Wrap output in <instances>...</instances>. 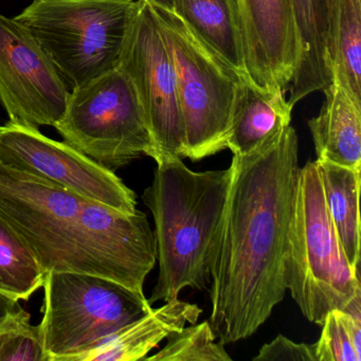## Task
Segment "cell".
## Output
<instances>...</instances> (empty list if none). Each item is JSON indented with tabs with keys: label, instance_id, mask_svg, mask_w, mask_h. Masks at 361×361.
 I'll use <instances>...</instances> for the list:
<instances>
[{
	"label": "cell",
	"instance_id": "cell-1",
	"mask_svg": "<svg viewBox=\"0 0 361 361\" xmlns=\"http://www.w3.org/2000/svg\"><path fill=\"white\" fill-rule=\"evenodd\" d=\"M298 153L297 133L288 126L251 153L232 157L210 282L209 322L224 344L252 336L286 295Z\"/></svg>",
	"mask_w": 361,
	"mask_h": 361
},
{
	"label": "cell",
	"instance_id": "cell-2",
	"mask_svg": "<svg viewBox=\"0 0 361 361\" xmlns=\"http://www.w3.org/2000/svg\"><path fill=\"white\" fill-rule=\"evenodd\" d=\"M0 216L46 274H92L145 293L157 259L154 231L141 211L126 214L0 164Z\"/></svg>",
	"mask_w": 361,
	"mask_h": 361
},
{
	"label": "cell",
	"instance_id": "cell-3",
	"mask_svg": "<svg viewBox=\"0 0 361 361\" xmlns=\"http://www.w3.org/2000/svg\"><path fill=\"white\" fill-rule=\"evenodd\" d=\"M231 171L190 170L181 158L157 164L142 195L155 221L157 282L149 303L178 299L185 287L204 290L221 232Z\"/></svg>",
	"mask_w": 361,
	"mask_h": 361
},
{
	"label": "cell",
	"instance_id": "cell-4",
	"mask_svg": "<svg viewBox=\"0 0 361 361\" xmlns=\"http://www.w3.org/2000/svg\"><path fill=\"white\" fill-rule=\"evenodd\" d=\"M141 0H32L16 16L69 92L119 68Z\"/></svg>",
	"mask_w": 361,
	"mask_h": 361
},
{
	"label": "cell",
	"instance_id": "cell-5",
	"mask_svg": "<svg viewBox=\"0 0 361 361\" xmlns=\"http://www.w3.org/2000/svg\"><path fill=\"white\" fill-rule=\"evenodd\" d=\"M287 290L310 322L361 295L359 268L348 263L327 210L316 161L299 169L284 261Z\"/></svg>",
	"mask_w": 361,
	"mask_h": 361
},
{
	"label": "cell",
	"instance_id": "cell-6",
	"mask_svg": "<svg viewBox=\"0 0 361 361\" xmlns=\"http://www.w3.org/2000/svg\"><path fill=\"white\" fill-rule=\"evenodd\" d=\"M149 7L174 68L185 130L183 157L200 161L226 149L242 75L172 11Z\"/></svg>",
	"mask_w": 361,
	"mask_h": 361
},
{
	"label": "cell",
	"instance_id": "cell-7",
	"mask_svg": "<svg viewBox=\"0 0 361 361\" xmlns=\"http://www.w3.org/2000/svg\"><path fill=\"white\" fill-rule=\"evenodd\" d=\"M39 323L48 361H77L152 308L145 293L103 276L48 272Z\"/></svg>",
	"mask_w": 361,
	"mask_h": 361
},
{
	"label": "cell",
	"instance_id": "cell-8",
	"mask_svg": "<svg viewBox=\"0 0 361 361\" xmlns=\"http://www.w3.org/2000/svg\"><path fill=\"white\" fill-rule=\"evenodd\" d=\"M54 128L65 142L115 173L153 156L145 111L121 67L73 90Z\"/></svg>",
	"mask_w": 361,
	"mask_h": 361
},
{
	"label": "cell",
	"instance_id": "cell-9",
	"mask_svg": "<svg viewBox=\"0 0 361 361\" xmlns=\"http://www.w3.org/2000/svg\"><path fill=\"white\" fill-rule=\"evenodd\" d=\"M0 164L126 214L137 211L136 194L115 172L39 128L11 120L0 124Z\"/></svg>",
	"mask_w": 361,
	"mask_h": 361
},
{
	"label": "cell",
	"instance_id": "cell-10",
	"mask_svg": "<svg viewBox=\"0 0 361 361\" xmlns=\"http://www.w3.org/2000/svg\"><path fill=\"white\" fill-rule=\"evenodd\" d=\"M141 1L120 67L136 90L153 143L152 158L159 164L183 157L185 130L170 56L151 7Z\"/></svg>",
	"mask_w": 361,
	"mask_h": 361
},
{
	"label": "cell",
	"instance_id": "cell-11",
	"mask_svg": "<svg viewBox=\"0 0 361 361\" xmlns=\"http://www.w3.org/2000/svg\"><path fill=\"white\" fill-rule=\"evenodd\" d=\"M71 92L30 31L0 14V103L9 119L56 126Z\"/></svg>",
	"mask_w": 361,
	"mask_h": 361
},
{
	"label": "cell",
	"instance_id": "cell-12",
	"mask_svg": "<svg viewBox=\"0 0 361 361\" xmlns=\"http://www.w3.org/2000/svg\"><path fill=\"white\" fill-rule=\"evenodd\" d=\"M245 71L261 90H287L297 63L295 23L289 0H231Z\"/></svg>",
	"mask_w": 361,
	"mask_h": 361
},
{
	"label": "cell",
	"instance_id": "cell-13",
	"mask_svg": "<svg viewBox=\"0 0 361 361\" xmlns=\"http://www.w3.org/2000/svg\"><path fill=\"white\" fill-rule=\"evenodd\" d=\"M295 23L297 63L289 84L291 107L333 82L331 28L334 0H289Z\"/></svg>",
	"mask_w": 361,
	"mask_h": 361
},
{
	"label": "cell",
	"instance_id": "cell-14",
	"mask_svg": "<svg viewBox=\"0 0 361 361\" xmlns=\"http://www.w3.org/2000/svg\"><path fill=\"white\" fill-rule=\"evenodd\" d=\"M202 308L176 299L151 308L145 316L122 327L96 350L82 355L77 361L143 360L160 342L187 323L197 322Z\"/></svg>",
	"mask_w": 361,
	"mask_h": 361
},
{
	"label": "cell",
	"instance_id": "cell-15",
	"mask_svg": "<svg viewBox=\"0 0 361 361\" xmlns=\"http://www.w3.org/2000/svg\"><path fill=\"white\" fill-rule=\"evenodd\" d=\"M291 111L283 92L261 90L248 77L240 78L226 149L233 155L251 153L290 124Z\"/></svg>",
	"mask_w": 361,
	"mask_h": 361
},
{
	"label": "cell",
	"instance_id": "cell-16",
	"mask_svg": "<svg viewBox=\"0 0 361 361\" xmlns=\"http://www.w3.org/2000/svg\"><path fill=\"white\" fill-rule=\"evenodd\" d=\"M323 92L322 109L308 121L317 160L361 170V105L336 82Z\"/></svg>",
	"mask_w": 361,
	"mask_h": 361
},
{
	"label": "cell",
	"instance_id": "cell-17",
	"mask_svg": "<svg viewBox=\"0 0 361 361\" xmlns=\"http://www.w3.org/2000/svg\"><path fill=\"white\" fill-rule=\"evenodd\" d=\"M172 12L228 66L247 77L231 0H173Z\"/></svg>",
	"mask_w": 361,
	"mask_h": 361
},
{
	"label": "cell",
	"instance_id": "cell-18",
	"mask_svg": "<svg viewBox=\"0 0 361 361\" xmlns=\"http://www.w3.org/2000/svg\"><path fill=\"white\" fill-rule=\"evenodd\" d=\"M329 216L348 263L360 264L359 192L361 170H353L326 161H318Z\"/></svg>",
	"mask_w": 361,
	"mask_h": 361
},
{
	"label": "cell",
	"instance_id": "cell-19",
	"mask_svg": "<svg viewBox=\"0 0 361 361\" xmlns=\"http://www.w3.org/2000/svg\"><path fill=\"white\" fill-rule=\"evenodd\" d=\"M331 63L333 81L361 105V0H334Z\"/></svg>",
	"mask_w": 361,
	"mask_h": 361
},
{
	"label": "cell",
	"instance_id": "cell-20",
	"mask_svg": "<svg viewBox=\"0 0 361 361\" xmlns=\"http://www.w3.org/2000/svg\"><path fill=\"white\" fill-rule=\"evenodd\" d=\"M46 274L27 243L0 216V293L28 301L44 286Z\"/></svg>",
	"mask_w": 361,
	"mask_h": 361
},
{
	"label": "cell",
	"instance_id": "cell-21",
	"mask_svg": "<svg viewBox=\"0 0 361 361\" xmlns=\"http://www.w3.org/2000/svg\"><path fill=\"white\" fill-rule=\"evenodd\" d=\"M166 346L147 361H231L225 344L216 342L209 321L183 327L168 336Z\"/></svg>",
	"mask_w": 361,
	"mask_h": 361
},
{
	"label": "cell",
	"instance_id": "cell-22",
	"mask_svg": "<svg viewBox=\"0 0 361 361\" xmlns=\"http://www.w3.org/2000/svg\"><path fill=\"white\" fill-rule=\"evenodd\" d=\"M22 308L0 325V361H48L39 325Z\"/></svg>",
	"mask_w": 361,
	"mask_h": 361
},
{
	"label": "cell",
	"instance_id": "cell-23",
	"mask_svg": "<svg viewBox=\"0 0 361 361\" xmlns=\"http://www.w3.org/2000/svg\"><path fill=\"white\" fill-rule=\"evenodd\" d=\"M321 326L320 339L312 344L316 361H361L339 310L329 312Z\"/></svg>",
	"mask_w": 361,
	"mask_h": 361
},
{
	"label": "cell",
	"instance_id": "cell-24",
	"mask_svg": "<svg viewBox=\"0 0 361 361\" xmlns=\"http://www.w3.org/2000/svg\"><path fill=\"white\" fill-rule=\"evenodd\" d=\"M255 361H316L314 346L306 343H295L283 335L265 344Z\"/></svg>",
	"mask_w": 361,
	"mask_h": 361
},
{
	"label": "cell",
	"instance_id": "cell-25",
	"mask_svg": "<svg viewBox=\"0 0 361 361\" xmlns=\"http://www.w3.org/2000/svg\"><path fill=\"white\" fill-rule=\"evenodd\" d=\"M20 302L0 293V325L4 324L12 314L22 310Z\"/></svg>",
	"mask_w": 361,
	"mask_h": 361
},
{
	"label": "cell",
	"instance_id": "cell-26",
	"mask_svg": "<svg viewBox=\"0 0 361 361\" xmlns=\"http://www.w3.org/2000/svg\"><path fill=\"white\" fill-rule=\"evenodd\" d=\"M145 1L155 7L164 8L169 11H172L173 0H145Z\"/></svg>",
	"mask_w": 361,
	"mask_h": 361
}]
</instances>
